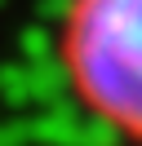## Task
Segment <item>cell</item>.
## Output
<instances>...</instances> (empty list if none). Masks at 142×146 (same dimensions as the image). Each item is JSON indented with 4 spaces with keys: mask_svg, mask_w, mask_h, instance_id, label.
<instances>
[{
    "mask_svg": "<svg viewBox=\"0 0 142 146\" xmlns=\"http://www.w3.org/2000/svg\"><path fill=\"white\" fill-rule=\"evenodd\" d=\"M53 58L71 102L124 146H142V0H67Z\"/></svg>",
    "mask_w": 142,
    "mask_h": 146,
    "instance_id": "1",
    "label": "cell"
}]
</instances>
